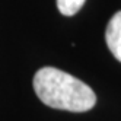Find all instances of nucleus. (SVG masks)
Listing matches in <instances>:
<instances>
[{"label":"nucleus","instance_id":"1","mask_svg":"<svg viewBox=\"0 0 121 121\" xmlns=\"http://www.w3.org/2000/svg\"><path fill=\"white\" fill-rule=\"evenodd\" d=\"M34 89L41 102L54 109L86 112L96 104V95L85 82L56 67H41L34 76Z\"/></svg>","mask_w":121,"mask_h":121},{"label":"nucleus","instance_id":"2","mask_svg":"<svg viewBox=\"0 0 121 121\" xmlns=\"http://www.w3.org/2000/svg\"><path fill=\"white\" fill-rule=\"evenodd\" d=\"M105 41L111 54L121 63V10L109 19L105 31Z\"/></svg>","mask_w":121,"mask_h":121},{"label":"nucleus","instance_id":"3","mask_svg":"<svg viewBox=\"0 0 121 121\" xmlns=\"http://www.w3.org/2000/svg\"><path fill=\"white\" fill-rule=\"evenodd\" d=\"M86 0H57V7L61 15L73 16L82 9Z\"/></svg>","mask_w":121,"mask_h":121}]
</instances>
